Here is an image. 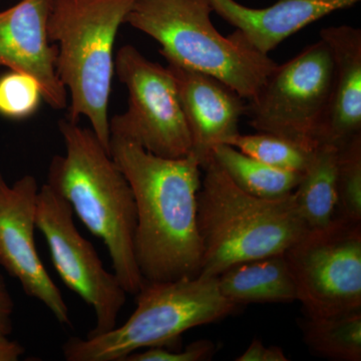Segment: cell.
Instances as JSON below:
<instances>
[{"label":"cell","mask_w":361,"mask_h":361,"mask_svg":"<svg viewBox=\"0 0 361 361\" xmlns=\"http://www.w3.org/2000/svg\"><path fill=\"white\" fill-rule=\"evenodd\" d=\"M110 154L134 193L135 255L145 281L199 275L203 251L197 225L198 160L192 154L163 158L115 137H111Z\"/></svg>","instance_id":"cell-1"},{"label":"cell","mask_w":361,"mask_h":361,"mask_svg":"<svg viewBox=\"0 0 361 361\" xmlns=\"http://www.w3.org/2000/svg\"><path fill=\"white\" fill-rule=\"evenodd\" d=\"M59 128L66 154L52 158L47 184L103 240L123 288L137 295L145 280L135 255L137 209L132 188L92 129L68 118Z\"/></svg>","instance_id":"cell-2"},{"label":"cell","mask_w":361,"mask_h":361,"mask_svg":"<svg viewBox=\"0 0 361 361\" xmlns=\"http://www.w3.org/2000/svg\"><path fill=\"white\" fill-rule=\"evenodd\" d=\"M202 170L197 195L200 276L217 277L238 263L284 254L310 230L293 194L263 199L247 193L213 158Z\"/></svg>","instance_id":"cell-3"},{"label":"cell","mask_w":361,"mask_h":361,"mask_svg":"<svg viewBox=\"0 0 361 361\" xmlns=\"http://www.w3.org/2000/svg\"><path fill=\"white\" fill-rule=\"evenodd\" d=\"M135 0H54L47 30L56 44V73L71 97L68 120L87 118L110 152L109 104L115 44Z\"/></svg>","instance_id":"cell-4"},{"label":"cell","mask_w":361,"mask_h":361,"mask_svg":"<svg viewBox=\"0 0 361 361\" xmlns=\"http://www.w3.org/2000/svg\"><path fill=\"white\" fill-rule=\"evenodd\" d=\"M209 0H135L125 23L161 45L167 63L208 73L250 101L276 68L239 30L221 35Z\"/></svg>","instance_id":"cell-5"},{"label":"cell","mask_w":361,"mask_h":361,"mask_svg":"<svg viewBox=\"0 0 361 361\" xmlns=\"http://www.w3.org/2000/svg\"><path fill=\"white\" fill-rule=\"evenodd\" d=\"M137 307L121 326L94 337H70L68 361H123L139 349L170 346L188 330L219 322L240 307L221 293L217 277H183L149 282L137 294Z\"/></svg>","instance_id":"cell-6"},{"label":"cell","mask_w":361,"mask_h":361,"mask_svg":"<svg viewBox=\"0 0 361 361\" xmlns=\"http://www.w3.org/2000/svg\"><path fill=\"white\" fill-rule=\"evenodd\" d=\"M334 78L331 51L320 39L277 65L257 94L247 101L249 125L257 132L315 148L329 111Z\"/></svg>","instance_id":"cell-7"},{"label":"cell","mask_w":361,"mask_h":361,"mask_svg":"<svg viewBox=\"0 0 361 361\" xmlns=\"http://www.w3.org/2000/svg\"><path fill=\"white\" fill-rule=\"evenodd\" d=\"M115 71L127 87V111L110 120L111 137L139 145L163 158H184L192 152L191 135L174 75L126 44L115 58Z\"/></svg>","instance_id":"cell-8"},{"label":"cell","mask_w":361,"mask_h":361,"mask_svg":"<svg viewBox=\"0 0 361 361\" xmlns=\"http://www.w3.org/2000/svg\"><path fill=\"white\" fill-rule=\"evenodd\" d=\"M307 316L361 310V222L336 216L284 253Z\"/></svg>","instance_id":"cell-9"},{"label":"cell","mask_w":361,"mask_h":361,"mask_svg":"<svg viewBox=\"0 0 361 361\" xmlns=\"http://www.w3.org/2000/svg\"><path fill=\"white\" fill-rule=\"evenodd\" d=\"M73 215L70 203L51 186L39 188L37 228L44 236L63 283L94 311L96 324L87 337L102 336L118 326L128 293L115 273L104 269L92 244L78 232Z\"/></svg>","instance_id":"cell-10"},{"label":"cell","mask_w":361,"mask_h":361,"mask_svg":"<svg viewBox=\"0 0 361 361\" xmlns=\"http://www.w3.org/2000/svg\"><path fill=\"white\" fill-rule=\"evenodd\" d=\"M39 190L32 175L23 176L11 186L0 171V265L20 282L26 295L44 303L61 325L71 326L65 299L37 250Z\"/></svg>","instance_id":"cell-11"},{"label":"cell","mask_w":361,"mask_h":361,"mask_svg":"<svg viewBox=\"0 0 361 361\" xmlns=\"http://www.w3.org/2000/svg\"><path fill=\"white\" fill-rule=\"evenodd\" d=\"M52 1L20 0L0 13V66L37 78L44 101L63 110L68 92L56 73L58 49L47 30Z\"/></svg>","instance_id":"cell-12"},{"label":"cell","mask_w":361,"mask_h":361,"mask_svg":"<svg viewBox=\"0 0 361 361\" xmlns=\"http://www.w3.org/2000/svg\"><path fill=\"white\" fill-rule=\"evenodd\" d=\"M174 75L180 104L191 135V154L201 168L213 158L214 147L239 134L246 99L208 73L168 63Z\"/></svg>","instance_id":"cell-13"},{"label":"cell","mask_w":361,"mask_h":361,"mask_svg":"<svg viewBox=\"0 0 361 361\" xmlns=\"http://www.w3.org/2000/svg\"><path fill=\"white\" fill-rule=\"evenodd\" d=\"M360 0H278L264 8H252L236 0H209L213 13L234 26L259 52L269 56L275 47L299 30Z\"/></svg>","instance_id":"cell-14"},{"label":"cell","mask_w":361,"mask_h":361,"mask_svg":"<svg viewBox=\"0 0 361 361\" xmlns=\"http://www.w3.org/2000/svg\"><path fill=\"white\" fill-rule=\"evenodd\" d=\"M334 63V87L318 145L341 148L361 135V30L351 25L320 30Z\"/></svg>","instance_id":"cell-15"},{"label":"cell","mask_w":361,"mask_h":361,"mask_svg":"<svg viewBox=\"0 0 361 361\" xmlns=\"http://www.w3.org/2000/svg\"><path fill=\"white\" fill-rule=\"evenodd\" d=\"M217 279L221 293L239 306L297 301L295 282L284 254L233 265Z\"/></svg>","instance_id":"cell-16"},{"label":"cell","mask_w":361,"mask_h":361,"mask_svg":"<svg viewBox=\"0 0 361 361\" xmlns=\"http://www.w3.org/2000/svg\"><path fill=\"white\" fill-rule=\"evenodd\" d=\"M338 148L319 144L310 166L293 191L297 210L308 229H320L332 222L337 210Z\"/></svg>","instance_id":"cell-17"},{"label":"cell","mask_w":361,"mask_h":361,"mask_svg":"<svg viewBox=\"0 0 361 361\" xmlns=\"http://www.w3.org/2000/svg\"><path fill=\"white\" fill-rule=\"evenodd\" d=\"M212 156L240 189L259 198L288 196L302 179L303 173L272 167L228 144L214 147Z\"/></svg>","instance_id":"cell-18"},{"label":"cell","mask_w":361,"mask_h":361,"mask_svg":"<svg viewBox=\"0 0 361 361\" xmlns=\"http://www.w3.org/2000/svg\"><path fill=\"white\" fill-rule=\"evenodd\" d=\"M311 351L337 361L361 360V310L326 316H307L301 322Z\"/></svg>","instance_id":"cell-19"},{"label":"cell","mask_w":361,"mask_h":361,"mask_svg":"<svg viewBox=\"0 0 361 361\" xmlns=\"http://www.w3.org/2000/svg\"><path fill=\"white\" fill-rule=\"evenodd\" d=\"M226 144L272 167L295 173H304L307 169L316 148L262 132L253 135L239 133Z\"/></svg>","instance_id":"cell-20"},{"label":"cell","mask_w":361,"mask_h":361,"mask_svg":"<svg viewBox=\"0 0 361 361\" xmlns=\"http://www.w3.org/2000/svg\"><path fill=\"white\" fill-rule=\"evenodd\" d=\"M337 198L336 216L361 222V135L338 148Z\"/></svg>","instance_id":"cell-21"},{"label":"cell","mask_w":361,"mask_h":361,"mask_svg":"<svg viewBox=\"0 0 361 361\" xmlns=\"http://www.w3.org/2000/svg\"><path fill=\"white\" fill-rule=\"evenodd\" d=\"M42 99V87L32 75L9 71L0 77V116L23 120L37 111Z\"/></svg>","instance_id":"cell-22"},{"label":"cell","mask_w":361,"mask_h":361,"mask_svg":"<svg viewBox=\"0 0 361 361\" xmlns=\"http://www.w3.org/2000/svg\"><path fill=\"white\" fill-rule=\"evenodd\" d=\"M217 345L211 341L192 342L183 351H173L164 346H154L142 353H134L123 361H205L212 360Z\"/></svg>","instance_id":"cell-23"},{"label":"cell","mask_w":361,"mask_h":361,"mask_svg":"<svg viewBox=\"0 0 361 361\" xmlns=\"http://www.w3.org/2000/svg\"><path fill=\"white\" fill-rule=\"evenodd\" d=\"M238 361H287L283 349L278 346H265L262 341L254 339L248 348L237 358Z\"/></svg>","instance_id":"cell-24"},{"label":"cell","mask_w":361,"mask_h":361,"mask_svg":"<svg viewBox=\"0 0 361 361\" xmlns=\"http://www.w3.org/2000/svg\"><path fill=\"white\" fill-rule=\"evenodd\" d=\"M14 301L6 279L0 274V336H9L13 331Z\"/></svg>","instance_id":"cell-25"},{"label":"cell","mask_w":361,"mask_h":361,"mask_svg":"<svg viewBox=\"0 0 361 361\" xmlns=\"http://www.w3.org/2000/svg\"><path fill=\"white\" fill-rule=\"evenodd\" d=\"M25 348L8 336H0V361H16L25 355Z\"/></svg>","instance_id":"cell-26"}]
</instances>
